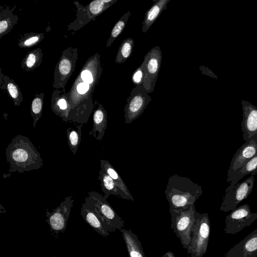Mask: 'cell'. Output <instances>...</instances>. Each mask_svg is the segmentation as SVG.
<instances>
[{"instance_id": "cell-1", "label": "cell", "mask_w": 257, "mask_h": 257, "mask_svg": "<svg viewBox=\"0 0 257 257\" xmlns=\"http://www.w3.org/2000/svg\"><path fill=\"white\" fill-rule=\"evenodd\" d=\"M6 156L11 173L37 170L43 165L41 155L33 143L29 138L21 135L12 139L6 149Z\"/></svg>"}, {"instance_id": "cell-2", "label": "cell", "mask_w": 257, "mask_h": 257, "mask_svg": "<svg viewBox=\"0 0 257 257\" xmlns=\"http://www.w3.org/2000/svg\"><path fill=\"white\" fill-rule=\"evenodd\" d=\"M165 193L170 208L179 210L195 204L202 190L190 178L175 174L169 177Z\"/></svg>"}, {"instance_id": "cell-3", "label": "cell", "mask_w": 257, "mask_h": 257, "mask_svg": "<svg viewBox=\"0 0 257 257\" xmlns=\"http://www.w3.org/2000/svg\"><path fill=\"white\" fill-rule=\"evenodd\" d=\"M196 212L195 204L184 209L170 208L171 228L180 239L183 248L187 250L192 238Z\"/></svg>"}, {"instance_id": "cell-4", "label": "cell", "mask_w": 257, "mask_h": 257, "mask_svg": "<svg viewBox=\"0 0 257 257\" xmlns=\"http://www.w3.org/2000/svg\"><path fill=\"white\" fill-rule=\"evenodd\" d=\"M84 203L94 211L113 232L124 226V220L118 216L103 196L99 193L94 191H89Z\"/></svg>"}, {"instance_id": "cell-5", "label": "cell", "mask_w": 257, "mask_h": 257, "mask_svg": "<svg viewBox=\"0 0 257 257\" xmlns=\"http://www.w3.org/2000/svg\"><path fill=\"white\" fill-rule=\"evenodd\" d=\"M210 232V223L206 213H195V221L189 248L190 257H202L206 252Z\"/></svg>"}, {"instance_id": "cell-6", "label": "cell", "mask_w": 257, "mask_h": 257, "mask_svg": "<svg viewBox=\"0 0 257 257\" xmlns=\"http://www.w3.org/2000/svg\"><path fill=\"white\" fill-rule=\"evenodd\" d=\"M163 55L158 46L152 48L144 56L141 66L144 71L143 86L148 93L154 91L160 70Z\"/></svg>"}, {"instance_id": "cell-7", "label": "cell", "mask_w": 257, "mask_h": 257, "mask_svg": "<svg viewBox=\"0 0 257 257\" xmlns=\"http://www.w3.org/2000/svg\"><path fill=\"white\" fill-rule=\"evenodd\" d=\"M254 176L235 185H231L226 188L220 210L225 212L232 211L246 199L251 193L254 186Z\"/></svg>"}, {"instance_id": "cell-8", "label": "cell", "mask_w": 257, "mask_h": 257, "mask_svg": "<svg viewBox=\"0 0 257 257\" xmlns=\"http://www.w3.org/2000/svg\"><path fill=\"white\" fill-rule=\"evenodd\" d=\"M151 101V96L142 85L135 86L126 99L124 106L125 123H130L138 118L144 112Z\"/></svg>"}, {"instance_id": "cell-9", "label": "cell", "mask_w": 257, "mask_h": 257, "mask_svg": "<svg viewBox=\"0 0 257 257\" xmlns=\"http://www.w3.org/2000/svg\"><path fill=\"white\" fill-rule=\"evenodd\" d=\"M256 219L257 212L252 213L247 204L237 207L225 217V233H237L245 227L250 226Z\"/></svg>"}, {"instance_id": "cell-10", "label": "cell", "mask_w": 257, "mask_h": 257, "mask_svg": "<svg viewBox=\"0 0 257 257\" xmlns=\"http://www.w3.org/2000/svg\"><path fill=\"white\" fill-rule=\"evenodd\" d=\"M73 203L74 199L71 196H69L52 212L46 210V222L50 226L52 234L55 238H58L60 233L64 232Z\"/></svg>"}, {"instance_id": "cell-11", "label": "cell", "mask_w": 257, "mask_h": 257, "mask_svg": "<svg viewBox=\"0 0 257 257\" xmlns=\"http://www.w3.org/2000/svg\"><path fill=\"white\" fill-rule=\"evenodd\" d=\"M257 155V133L236 151L233 156L227 171V177L239 169Z\"/></svg>"}, {"instance_id": "cell-12", "label": "cell", "mask_w": 257, "mask_h": 257, "mask_svg": "<svg viewBox=\"0 0 257 257\" xmlns=\"http://www.w3.org/2000/svg\"><path fill=\"white\" fill-rule=\"evenodd\" d=\"M222 257H257V228L231 247Z\"/></svg>"}, {"instance_id": "cell-13", "label": "cell", "mask_w": 257, "mask_h": 257, "mask_svg": "<svg viewBox=\"0 0 257 257\" xmlns=\"http://www.w3.org/2000/svg\"><path fill=\"white\" fill-rule=\"evenodd\" d=\"M242 120L241 129L243 139L247 141L257 133V107L247 101L242 100Z\"/></svg>"}, {"instance_id": "cell-14", "label": "cell", "mask_w": 257, "mask_h": 257, "mask_svg": "<svg viewBox=\"0 0 257 257\" xmlns=\"http://www.w3.org/2000/svg\"><path fill=\"white\" fill-rule=\"evenodd\" d=\"M80 214L84 221L102 236L106 237L113 232L97 213L87 207L84 203L82 204Z\"/></svg>"}, {"instance_id": "cell-15", "label": "cell", "mask_w": 257, "mask_h": 257, "mask_svg": "<svg viewBox=\"0 0 257 257\" xmlns=\"http://www.w3.org/2000/svg\"><path fill=\"white\" fill-rule=\"evenodd\" d=\"M93 127L89 133L97 141H101L104 135L107 127V113L103 106L99 104L94 112L93 116Z\"/></svg>"}, {"instance_id": "cell-16", "label": "cell", "mask_w": 257, "mask_h": 257, "mask_svg": "<svg viewBox=\"0 0 257 257\" xmlns=\"http://www.w3.org/2000/svg\"><path fill=\"white\" fill-rule=\"evenodd\" d=\"M121 233L130 257H146L138 236L131 229H121Z\"/></svg>"}, {"instance_id": "cell-17", "label": "cell", "mask_w": 257, "mask_h": 257, "mask_svg": "<svg viewBox=\"0 0 257 257\" xmlns=\"http://www.w3.org/2000/svg\"><path fill=\"white\" fill-rule=\"evenodd\" d=\"M171 0H158L155 1L151 8L145 14L142 22V32L146 33L153 23L159 17L163 11L167 9L168 3Z\"/></svg>"}, {"instance_id": "cell-18", "label": "cell", "mask_w": 257, "mask_h": 257, "mask_svg": "<svg viewBox=\"0 0 257 257\" xmlns=\"http://www.w3.org/2000/svg\"><path fill=\"white\" fill-rule=\"evenodd\" d=\"M98 179L100 180L101 189L104 193L103 197L105 199L109 195H112L128 200L126 195L119 189L113 179L101 169L99 172Z\"/></svg>"}, {"instance_id": "cell-19", "label": "cell", "mask_w": 257, "mask_h": 257, "mask_svg": "<svg viewBox=\"0 0 257 257\" xmlns=\"http://www.w3.org/2000/svg\"><path fill=\"white\" fill-rule=\"evenodd\" d=\"M100 162V169L103 170L113 179L119 189L126 195L128 200L134 201L127 187L111 164L107 160L103 159H101Z\"/></svg>"}, {"instance_id": "cell-20", "label": "cell", "mask_w": 257, "mask_h": 257, "mask_svg": "<svg viewBox=\"0 0 257 257\" xmlns=\"http://www.w3.org/2000/svg\"><path fill=\"white\" fill-rule=\"evenodd\" d=\"M257 168V155L246 163L239 169L235 171L230 176L227 177L226 181L231 185H235L244 176L253 172Z\"/></svg>"}, {"instance_id": "cell-21", "label": "cell", "mask_w": 257, "mask_h": 257, "mask_svg": "<svg viewBox=\"0 0 257 257\" xmlns=\"http://www.w3.org/2000/svg\"><path fill=\"white\" fill-rule=\"evenodd\" d=\"M82 125V123L76 125V130L68 127L66 130L68 144L73 155L76 153L81 142Z\"/></svg>"}, {"instance_id": "cell-22", "label": "cell", "mask_w": 257, "mask_h": 257, "mask_svg": "<svg viewBox=\"0 0 257 257\" xmlns=\"http://www.w3.org/2000/svg\"><path fill=\"white\" fill-rule=\"evenodd\" d=\"M134 44V40L132 38H128L122 41L119 47L115 58L116 63H123L131 56Z\"/></svg>"}, {"instance_id": "cell-23", "label": "cell", "mask_w": 257, "mask_h": 257, "mask_svg": "<svg viewBox=\"0 0 257 257\" xmlns=\"http://www.w3.org/2000/svg\"><path fill=\"white\" fill-rule=\"evenodd\" d=\"M131 12L127 11L125 13L120 19L116 23L113 29L111 30L110 37L107 42L106 47H109L115 40V39L121 34L125 28L126 23L131 16Z\"/></svg>"}, {"instance_id": "cell-24", "label": "cell", "mask_w": 257, "mask_h": 257, "mask_svg": "<svg viewBox=\"0 0 257 257\" xmlns=\"http://www.w3.org/2000/svg\"><path fill=\"white\" fill-rule=\"evenodd\" d=\"M43 99L42 97H36L32 101L31 113L33 118V127H35L37 121L42 116Z\"/></svg>"}, {"instance_id": "cell-25", "label": "cell", "mask_w": 257, "mask_h": 257, "mask_svg": "<svg viewBox=\"0 0 257 257\" xmlns=\"http://www.w3.org/2000/svg\"><path fill=\"white\" fill-rule=\"evenodd\" d=\"M8 90L10 95L15 101V105H20L22 101V98L17 86L13 83H9L8 84Z\"/></svg>"}, {"instance_id": "cell-26", "label": "cell", "mask_w": 257, "mask_h": 257, "mask_svg": "<svg viewBox=\"0 0 257 257\" xmlns=\"http://www.w3.org/2000/svg\"><path fill=\"white\" fill-rule=\"evenodd\" d=\"M144 79V71L140 65L134 72L132 76V81L135 86L141 85L143 84Z\"/></svg>"}, {"instance_id": "cell-27", "label": "cell", "mask_w": 257, "mask_h": 257, "mask_svg": "<svg viewBox=\"0 0 257 257\" xmlns=\"http://www.w3.org/2000/svg\"><path fill=\"white\" fill-rule=\"evenodd\" d=\"M71 63L67 59H62L59 64V71L63 76H67L70 72Z\"/></svg>"}, {"instance_id": "cell-28", "label": "cell", "mask_w": 257, "mask_h": 257, "mask_svg": "<svg viewBox=\"0 0 257 257\" xmlns=\"http://www.w3.org/2000/svg\"><path fill=\"white\" fill-rule=\"evenodd\" d=\"M37 61V56L34 53H30L26 60V66L28 68H32L36 65Z\"/></svg>"}, {"instance_id": "cell-29", "label": "cell", "mask_w": 257, "mask_h": 257, "mask_svg": "<svg viewBox=\"0 0 257 257\" xmlns=\"http://www.w3.org/2000/svg\"><path fill=\"white\" fill-rule=\"evenodd\" d=\"M81 77L84 82L90 84L93 81V77L91 73L88 70H85L82 71Z\"/></svg>"}, {"instance_id": "cell-30", "label": "cell", "mask_w": 257, "mask_h": 257, "mask_svg": "<svg viewBox=\"0 0 257 257\" xmlns=\"http://www.w3.org/2000/svg\"><path fill=\"white\" fill-rule=\"evenodd\" d=\"M39 37L37 36L30 37L25 40L23 45L26 47L31 46L37 43L39 41Z\"/></svg>"}, {"instance_id": "cell-31", "label": "cell", "mask_w": 257, "mask_h": 257, "mask_svg": "<svg viewBox=\"0 0 257 257\" xmlns=\"http://www.w3.org/2000/svg\"><path fill=\"white\" fill-rule=\"evenodd\" d=\"M89 85L85 82L79 83L77 86V91L80 94H84L89 89Z\"/></svg>"}, {"instance_id": "cell-32", "label": "cell", "mask_w": 257, "mask_h": 257, "mask_svg": "<svg viewBox=\"0 0 257 257\" xmlns=\"http://www.w3.org/2000/svg\"><path fill=\"white\" fill-rule=\"evenodd\" d=\"M200 70L202 71V73L209 76L211 77L217 79V76L209 68L205 67L204 66L200 67Z\"/></svg>"}, {"instance_id": "cell-33", "label": "cell", "mask_w": 257, "mask_h": 257, "mask_svg": "<svg viewBox=\"0 0 257 257\" xmlns=\"http://www.w3.org/2000/svg\"><path fill=\"white\" fill-rule=\"evenodd\" d=\"M162 257H175V256L173 252L168 251L165 253Z\"/></svg>"}, {"instance_id": "cell-34", "label": "cell", "mask_w": 257, "mask_h": 257, "mask_svg": "<svg viewBox=\"0 0 257 257\" xmlns=\"http://www.w3.org/2000/svg\"><path fill=\"white\" fill-rule=\"evenodd\" d=\"M257 174V168L252 172L250 173L251 176H254Z\"/></svg>"}]
</instances>
